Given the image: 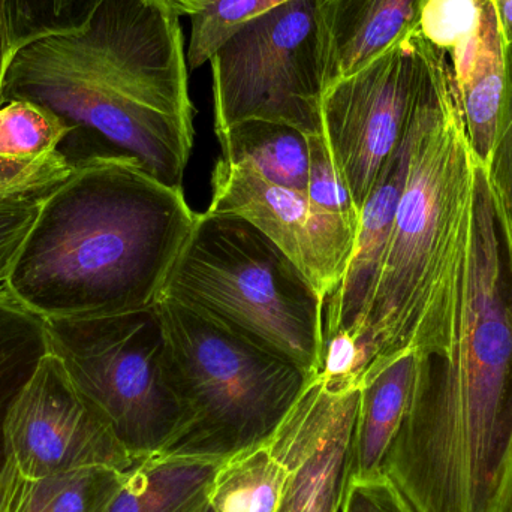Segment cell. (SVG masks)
<instances>
[{"instance_id": "obj_1", "label": "cell", "mask_w": 512, "mask_h": 512, "mask_svg": "<svg viewBox=\"0 0 512 512\" xmlns=\"http://www.w3.org/2000/svg\"><path fill=\"white\" fill-rule=\"evenodd\" d=\"M444 357L417 378L384 474L415 512H484L512 444V306L486 168L463 215Z\"/></svg>"}, {"instance_id": "obj_2", "label": "cell", "mask_w": 512, "mask_h": 512, "mask_svg": "<svg viewBox=\"0 0 512 512\" xmlns=\"http://www.w3.org/2000/svg\"><path fill=\"white\" fill-rule=\"evenodd\" d=\"M179 15L156 0H104L83 32L32 42L12 57L0 105H41L68 134L57 153L75 167L128 158L183 188L194 105Z\"/></svg>"}, {"instance_id": "obj_3", "label": "cell", "mask_w": 512, "mask_h": 512, "mask_svg": "<svg viewBox=\"0 0 512 512\" xmlns=\"http://www.w3.org/2000/svg\"><path fill=\"white\" fill-rule=\"evenodd\" d=\"M195 219L183 188L134 159L95 162L42 201L5 289L42 319L152 306Z\"/></svg>"}, {"instance_id": "obj_4", "label": "cell", "mask_w": 512, "mask_h": 512, "mask_svg": "<svg viewBox=\"0 0 512 512\" xmlns=\"http://www.w3.org/2000/svg\"><path fill=\"white\" fill-rule=\"evenodd\" d=\"M409 137L405 188L357 337L363 378L402 352L444 357L448 348L454 261L480 159L450 59L427 41Z\"/></svg>"}, {"instance_id": "obj_5", "label": "cell", "mask_w": 512, "mask_h": 512, "mask_svg": "<svg viewBox=\"0 0 512 512\" xmlns=\"http://www.w3.org/2000/svg\"><path fill=\"white\" fill-rule=\"evenodd\" d=\"M161 295L318 375L325 301L303 271L251 222L197 213Z\"/></svg>"}, {"instance_id": "obj_6", "label": "cell", "mask_w": 512, "mask_h": 512, "mask_svg": "<svg viewBox=\"0 0 512 512\" xmlns=\"http://www.w3.org/2000/svg\"><path fill=\"white\" fill-rule=\"evenodd\" d=\"M51 354L135 460L182 447L191 423L168 366L158 301L143 309L45 319Z\"/></svg>"}, {"instance_id": "obj_7", "label": "cell", "mask_w": 512, "mask_h": 512, "mask_svg": "<svg viewBox=\"0 0 512 512\" xmlns=\"http://www.w3.org/2000/svg\"><path fill=\"white\" fill-rule=\"evenodd\" d=\"M168 366L191 430L182 447L231 454L267 439L316 375L159 295Z\"/></svg>"}, {"instance_id": "obj_8", "label": "cell", "mask_w": 512, "mask_h": 512, "mask_svg": "<svg viewBox=\"0 0 512 512\" xmlns=\"http://www.w3.org/2000/svg\"><path fill=\"white\" fill-rule=\"evenodd\" d=\"M210 63L216 132L268 120L322 135L328 83L318 0H286L252 18Z\"/></svg>"}, {"instance_id": "obj_9", "label": "cell", "mask_w": 512, "mask_h": 512, "mask_svg": "<svg viewBox=\"0 0 512 512\" xmlns=\"http://www.w3.org/2000/svg\"><path fill=\"white\" fill-rule=\"evenodd\" d=\"M426 39L415 32L322 98V137L360 212L405 135L424 77Z\"/></svg>"}, {"instance_id": "obj_10", "label": "cell", "mask_w": 512, "mask_h": 512, "mask_svg": "<svg viewBox=\"0 0 512 512\" xmlns=\"http://www.w3.org/2000/svg\"><path fill=\"white\" fill-rule=\"evenodd\" d=\"M3 454L5 465L32 478L83 468L128 469L135 462L81 399L51 352L6 414Z\"/></svg>"}, {"instance_id": "obj_11", "label": "cell", "mask_w": 512, "mask_h": 512, "mask_svg": "<svg viewBox=\"0 0 512 512\" xmlns=\"http://www.w3.org/2000/svg\"><path fill=\"white\" fill-rule=\"evenodd\" d=\"M207 210L251 222L303 271L325 303L348 268L357 231L313 206L306 192L274 185L245 162L218 159Z\"/></svg>"}, {"instance_id": "obj_12", "label": "cell", "mask_w": 512, "mask_h": 512, "mask_svg": "<svg viewBox=\"0 0 512 512\" xmlns=\"http://www.w3.org/2000/svg\"><path fill=\"white\" fill-rule=\"evenodd\" d=\"M360 387L316 375L267 441L288 480L277 512H339L352 462Z\"/></svg>"}, {"instance_id": "obj_13", "label": "cell", "mask_w": 512, "mask_h": 512, "mask_svg": "<svg viewBox=\"0 0 512 512\" xmlns=\"http://www.w3.org/2000/svg\"><path fill=\"white\" fill-rule=\"evenodd\" d=\"M409 150L411 137L408 125L399 147L382 168L372 192L361 207L348 268L327 301L325 337L339 331H348L355 337L360 333L405 188Z\"/></svg>"}, {"instance_id": "obj_14", "label": "cell", "mask_w": 512, "mask_h": 512, "mask_svg": "<svg viewBox=\"0 0 512 512\" xmlns=\"http://www.w3.org/2000/svg\"><path fill=\"white\" fill-rule=\"evenodd\" d=\"M427 0H318L328 87L420 27Z\"/></svg>"}, {"instance_id": "obj_15", "label": "cell", "mask_w": 512, "mask_h": 512, "mask_svg": "<svg viewBox=\"0 0 512 512\" xmlns=\"http://www.w3.org/2000/svg\"><path fill=\"white\" fill-rule=\"evenodd\" d=\"M225 457L191 447L141 457L126 469L107 512H209Z\"/></svg>"}, {"instance_id": "obj_16", "label": "cell", "mask_w": 512, "mask_h": 512, "mask_svg": "<svg viewBox=\"0 0 512 512\" xmlns=\"http://www.w3.org/2000/svg\"><path fill=\"white\" fill-rule=\"evenodd\" d=\"M507 44L493 0H483L480 27L468 47L450 60L469 143L484 167L498 134L505 90Z\"/></svg>"}, {"instance_id": "obj_17", "label": "cell", "mask_w": 512, "mask_h": 512, "mask_svg": "<svg viewBox=\"0 0 512 512\" xmlns=\"http://www.w3.org/2000/svg\"><path fill=\"white\" fill-rule=\"evenodd\" d=\"M417 369V352L405 351L364 376L349 477L384 474L388 451L411 403Z\"/></svg>"}, {"instance_id": "obj_18", "label": "cell", "mask_w": 512, "mask_h": 512, "mask_svg": "<svg viewBox=\"0 0 512 512\" xmlns=\"http://www.w3.org/2000/svg\"><path fill=\"white\" fill-rule=\"evenodd\" d=\"M125 471L83 468L32 478L3 465L0 512H107Z\"/></svg>"}, {"instance_id": "obj_19", "label": "cell", "mask_w": 512, "mask_h": 512, "mask_svg": "<svg viewBox=\"0 0 512 512\" xmlns=\"http://www.w3.org/2000/svg\"><path fill=\"white\" fill-rule=\"evenodd\" d=\"M222 158L245 162L274 185L304 191L309 182V135L294 126L245 120L216 132Z\"/></svg>"}, {"instance_id": "obj_20", "label": "cell", "mask_w": 512, "mask_h": 512, "mask_svg": "<svg viewBox=\"0 0 512 512\" xmlns=\"http://www.w3.org/2000/svg\"><path fill=\"white\" fill-rule=\"evenodd\" d=\"M285 466L267 439L227 454L210 493L212 512H277L285 492Z\"/></svg>"}, {"instance_id": "obj_21", "label": "cell", "mask_w": 512, "mask_h": 512, "mask_svg": "<svg viewBox=\"0 0 512 512\" xmlns=\"http://www.w3.org/2000/svg\"><path fill=\"white\" fill-rule=\"evenodd\" d=\"M50 352L45 319L0 289V469L5 465L3 424L12 402Z\"/></svg>"}, {"instance_id": "obj_22", "label": "cell", "mask_w": 512, "mask_h": 512, "mask_svg": "<svg viewBox=\"0 0 512 512\" xmlns=\"http://www.w3.org/2000/svg\"><path fill=\"white\" fill-rule=\"evenodd\" d=\"M104 0H5L9 42L17 53L32 42L83 32Z\"/></svg>"}, {"instance_id": "obj_23", "label": "cell", "mask_w": 512, "mask_h": 512, "mask_svg": "<svg viewBox=\"0 0 512 512\" xmlns=\"http://www.w3.org/2000/svg\"><path fill=\"white\" fill-rule=\"evenodd\" d=\"M66 134L65 123L41 105L24 99L0 105V156L44 158Z\"/></svg>"}, {"instance_id": "obj_24", "label": "cell", "mask_w": 512, "mask_h": 512, "mask_svg": "<svg viewBox=\"0 0 512 512\" xmlns=\"http://www.w3.org/2000/svg\"><path fill=\"white\" fill-rule=\"evenodd\" d=\"M283 2L286 0H213L191 15L188 68L194 71L210 62L216 50L243 24Z\"/></svg>"}, {"instance_id": "obj_25", "label": "cell", "mask_w": 512, "mask_h": 512, "mask_svg": "<svg viewBox=\"0 0 512 512\" xmlns=\"http://www.w3.org/2000/svg\"><path fill=\"white\" fill-rule=\"evenodd\" d=\"M505 90L492 159L486 167L499 234L512 268V44L505 56Z\"/></svg>"}, {"instance_id": "obj_26", "label": "cell", "mask_w": 512, "mask_h": 512, "mask_svg": "<svg viewBox=\"0 0 512 512\" xmlns=\"http://www.w3.org/2000/svg\"><path fill=\"white\" fill-rule=\"evenodd\" d=\"M481 14L483 0H427L418 32L451 60L474 38Z\"/></svg>"}, {"instance_id": "obj_27", "label": "cell", "mask_w": 512, "mask_h": 512, "mask_svg": "<svg viewBox=\"0 0 512 512\" xmlns=\"http://www.w3.org/2000/svg\"><path fill=\"white\" fill-rule=\"evenodd\" d=\"M310 167L306 194L310 203L321 212L339 219L358 230L360 212L355 207L351 192L342 174L334 165L322 135H309Z\"/></svg>"}, {"instance_id": "obj_28", "label": "cell", "mask_w": 512, "mask_h": 512, "mask_svg": "<svg viewBox=\"0 0 512 512\" xmlns=\"http://www.w3.org/2000/svg\"><path fill=\"white\" fill-rule=\"evenodd\" d=\"M53 189L0 194V289L5 288L15 256L35 224L42 201Z\"/></svg>"}, {"instance_id": "obj_29", "label": "cell", "mask_w": 512, "mask_h": 512, "mask_svg": "<svg viewBox=\"0 0 512 512\" xmlns=\"http://www.w3.org/2000/svg\"><path fill=\"white\" fill-rule=\"evenodd\" d=\"M72 173L57 153L44 158L0 156V194L48 191Z\"/></svg>"}, {"instance_id": "obj_30", "label": "cell", "mask_w": 512, "mask_h": 512, "mask_svg": "<svg viewBox=\"0 0 512 512\" xmlns=\"http://www.w3.org/2000/svg\"><path fill=\"white\" fill-rule=\"evenodd\" d=\"M339 512H415L385 474L349 477Z\"/></svg>"}, {"instance_id": "obj_31", "label": "cell", "mask_w": 512, "mask_h": 512, "mask_svg": "<svg viewBox=\"0 0 512 512\" xmlns=\"http://www.w3.org/2000/svg\"><path fill=\"white\" fill-rule=\"evenodd\" d=\"M484 512H512V444L495 492Z\"/></svg>"}, {"instance_id": "obj_32", "label": "cell", "mask_w": 512, "mask_h": 512, "mask_svg": "<svg viewBox=\"0 0 512 512\" xmlns=\"http://www.w3.org/2000/svg\"><path fill=\"white\" fill-rule=\"evenodd\" d=\"M14 57L11 42H9L8 18H6L5 0H0V92L9 63Z\"/></svg>"}, {"instance_id": "obj_33", "label": "cell", "mask_w": 512, "mask_h": 512, "mask_svg": "<svg viewBox=\"0 0 512 512\" xmlns=\"http://www.w3.org/2000/svg\"><path fill=\"white\" fill-rule=\"evenodd\" d=\"M161 3L162 6L173 12V14L179 15H191L197 14L201 9L206 8L213 0H156Z\"/></svg>"}, {"instance_id": "obj_34", "label": "cell", "mask_w": 512, "mask_h": 512, "mask_svg": "<svg viewBox=\"0 0 512 512\" xmlns=\"http://www.w3.org/2000/svg\"><path fill=\"white\" fill-rule=\"evenodd\" d=\"M496 12H498L499 23L504 33L505 44H512V0H493Z\"/></svg>"}, {"instance_id": "obj_35", "label": "cell", "mask_w": 512, "mask_h": 512, "mask_svg": "<svg viewBox=\"0 0 512 512\" xmlns=\"http://www.w3.org/2000/svg\"><path fill=\"white\" fill-rule=\"evenodd\" d=\"M209 512H212V511H209Z\"/></svg>"}]
</instances>
